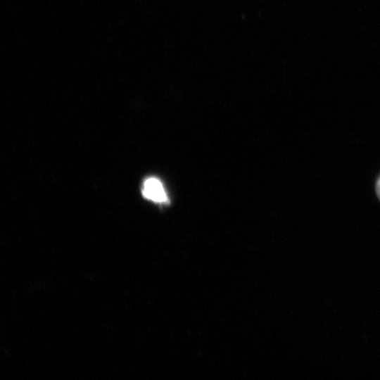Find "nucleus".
<instances>
[{
  "label": "nucleus",
  "instance_id": "f257e3e1",
  "mask_svg": "<svg viewBox=\"0 0 380 380\" xmlns=\"http://www.w3.org/2000/svg\"><path fill=\"white\" fill-rule=\"evenodd\" d=\"M142 194L148 200L157 203H165L168 197L162 182L156 177L146 179L142 186Z\"/></svg>",
  "mask_w": 380,
  "mask_h": 380
},
{
  "label": "nucleus",
  "instance_id": "f03ea898",
  "mask_svg": "<svg viewBox=\"0 0 380 380\" xmlns=\"http://www.w3.org/2000/svg\"><path fill=\"white\" fill-rule=\"evenodd\" d=\"M376 191L377 196L380 200V177L379 178V179L376 182Z\"/></svg>",
  "mask_w": 380,
  "mask_h": 380
}]
</instances>
